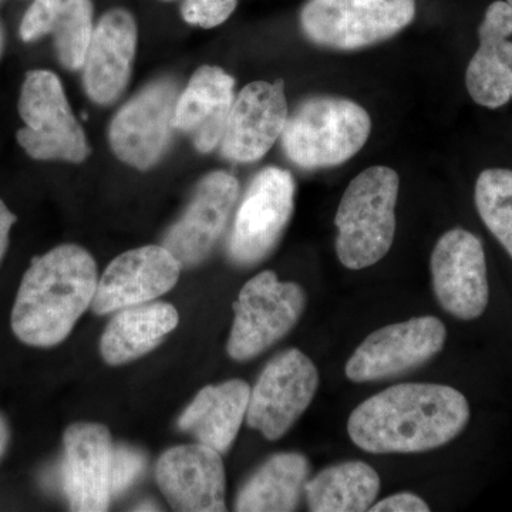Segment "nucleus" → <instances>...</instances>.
I'll use <instances>...</instances> for the list:
<instances>
[{
    "mask_svg": "<svg viewBox=\"0 0 512 512\" xmlns=\"http://www.w3.org/2000/svg\"><path fill=\"white\" fill-rule=\"evenodd\" d=\"M470 421L463 393L444 384L404 383L350 414V439L367 453H423L456 439Z\"/></svg>",
    "mask_w": 512,
    "mask_h": 512,
    "instance_id": "f257e3e1",
    "label": "nucleus"
},
{
    "mask_svg": "<svg viewBox=\"0 0 512 512\" xmlns=\"http://www.w3.org/2000/svg\"><path fill=\"white\" fill-rule=\"evenodd\" d=\"M97 284L96 262L79 245H60L36 256L13 305L16 338L33 348L60 345L92 306Z\"/></svg>",
    "mask_w": 512,
    "mask_h": 512,
    "instance_id": "f03ea898",
    "label": "nucleus"
},
{
    "mask_svg": "<svg viewBox=\"0 0 512 512\" xmlns=\"http://www.w3.org/2000/svg\"><path fill=\"white\" fill-rule=\"evenodd\" d=\"M399 188V174L384 165L367 168L350 181L335 217L336 254L346 268H369L392 248Z\"/></svg>",
    "mask_w": 512,
    "mask_h": 512,
    "instance_id": "7ed1b4c3",
    "label": "nucleus"
},
{
    "mask_svg": "<svg viewBox=\"0 0 512 512\" xmlns=\"http://www.w3.org/2000/svg\"><path fill=\"white\" fill-rule=\"evenodd\" d=\"M372 131V119L360 104L345 97L303 100L288 116L282 147L303 170L336 167L355 157Z\"/></svg>",
    "mask_w": 512,
    "mask_h": 512,
    "instance_id": "20e7f679",
    "label": "nucleus"
},
{
    "mask_svg": "<svg viewBox=\"0 0 512 512\" xmlns=\"http://www.w3.org/2000/svg\"><path fill=\"white\" fill-rule=\"evenodd\" d=\"M414 16L416 0H308L299 22L315 45L359 50L399 35Z\"/></svg>",
    "mask_w": 512,
    "mask_h": 512,
    "instance_id": "39448f33",
    "label": "nucleus"
},
{
    "mask_svg": "<svg viewBox=\"0 0 512 512\" xmlns=\"http://www.w3.org/2000/svg\"><path fill=\"white\" fill-rule=\"evenodd\" d=\"M25 127L16 138L39 161L83 163L90 154L86 134L74 116L59 77L49 70L26 74L19 97Z\"/></svg>",
    "mask_w": 512,
    "mask_h": 512,
    "instance_id": "423d86ee",
    "label": "nucleus"
},
{
    "mask_svg": "<svg viewBox=\"0 0 512 512\" xmlns=\"http://www.w3.org/2000/svg\"><path fill=\"white\" fill-rule=\"evenodd\" d=\"M305 305V292L295 282H281L272 271L254 276L234 305L228 355L239 362L261 355L295 328Z\"/></svg>",
    "mask_w": 512,
    "mask_h": 512,
    "instance_id": "0eeeda50",
    "label": "nucleus"
},
{
    "mask_svg": "<svg viewBox=\"0 0 512 512\" xmlns=\"http://www.w3.org/2000/svg\"><path fill=\"white\" fill-rule=\"evenodd\" d=\"M295 190V180L284 168L266 167L255 175L229 237V258L235 264L256 265L271 254L291 221Z\"/></svg>",
    "mask_w": 512,
    "mask_h": 512,
    "instance_id": "6e6552de",
    "label": "nucleus"
},
{
    "mask_svg": "<svg viewBox=\"0 0 512 512\" xmlns=\"http://www.w3.org/2000/svg\"><path fill=\"white\" fill-rule=\"evenodd\" d=\"M319 387V373L298 349L275 356L249 396L247 423L265 439L278 440L305 413Z\"/></svg>",
    "mask_w": 512,
    "mask_h": 512,
    "instance_id": "1a4fd4ad",
    "label": "nucleus"
},
{
    "mask_svg": "<svg viewBox=\"0 0 512 512\" xmlns=\"http://www.w3.org/2000/svg\"><path fill=\"white\" fill-rule=\"evenodd\" d=\"M177 99L173 80H157L117 111L110 124L109 141L120 161L144 171L163 158L175 130Z\"/></svg>",
    "mask_w": 512,
    "mask_h": 512,
    "instance_id": "9d476101",
    "label": "nucleus"
},
{
    "mask_svg": "<svg viewBox=\"0 0 512 512\" xmlns=\"http://www.w3.org/2000/svg\"><path fill=\"white\" fill-rule=\"evenodd\" d=\"M447 330L440 319L423 316L393 323L367 336L346 363V377L365 383L416 369L440 353Z\"/></svg>",
    "mask_w": 512,
    "mask_h": 512,
    "instance_id": "9b49d317",
    "label": "nucleus"
},
{
    "mask_svg": "<svg viewBox=\"0 0 512 512\" xmlns=\"http://www.w3.org/2000/svg\"><path fill=\"white\" fill-rule=\"evenodd\" d=\"M431 278L441 308L461 320L480 318L490 299L483 242L473 232L454 228L431 254Z\"/></svg>",
    "mask_w": 512,
    "mask_h": 512,
    "instance_id": "f8f14e48",
    "label": "nucleus"
},
{
    "mask_svg": "<svg viewBox=\"0 0 512 512\" xmlns=\"http://www.w3.org/2000/svg\"><path fill=\"white\" fill-rule=\"evenodd\" d=\"M181 269V262L164 245H146L124 252L101 275L93 312L107 315L156 301L177 285Z\"/></svg>",
    "mask_w": 512,
    "mask_h": 512,
    "instance_id": "ddd939ff",
    "label": "nucleus"
},
{
    "mask_svg": "<svg viewBox=\"0 0 512 512\" xmlns=\"http://www.w3.org/2000/svg\"><path fill=\"white\" fill-rule=\"evenodd\" d=\"M63 491L70 510H109L114 446L110 430L99 423H74L63 437Z\"/></svg>",
    "mask_w": 512,
    "mask_h": 512,
    "instance_id": "4468645a",
    "label": "nucleus"
},
{
    "mask_svg": "<svg viewBox=\"0 0 512 512\" xmlns=\"http://www.w3.org/2000/svg\"><path fill=\"white\" fill-rule=\"evenodd\" d=\"M284 80L249 83L235 97L221 140V154L235 163H255L271 150L288 121Z\"/></svg>",
    "mask_w": 512,
    "mask_h": 512,
    "instance_id": "2eb2a0df",
    "label": "nucleus"
},
{
    "mask_svg": "<svg viewBox=\"0 0 512 512\" xmlns=\"http://www.w3.org/2000/svg\"><path fill=\"white\" fill-rule=\"evenodd\" d=\"M238 194V180L227 171H214L202 178L183 217L164 238V247L181 265L201 264L211 254L224 234Z\"/></svg>",
    "mask_w": 512,
    "mask_h": 512,
    "instance_id": "dca6fc26",
    "label": "nucleus"
},
{
    "mask_svg": "<svg viewBox=\"0 0 512 512\" xmlns=\"http://www.w3.org/2000/svg\"><path fill=\"white\" fill-rule=\"evenodd\" d=\"M222 454L201 443L165 451L156 478L165 500L175 511L221 512L225 505V468Z\"/></svg>",
    "mask_w": 512,
    "mask_h": 512,
    "instance_id": "f3484780",
    "label": "nucleus"
},
{
    "mask_svg": "<svg viewBox=\"0 0 512 512\" xmlns=\"http://www.w3.org/2000/svg\"><path fill=\"white\" fill-rule=\"evenodd\" d=\"M138 30L126 9H111L94 26L83 66L84 89L97 104H110L121 96L130 80L136 57Z\"/></svg>",
    "mask_w": 512,
    "mask_h": 512,
    "instance_id": "a211bd4d",
    "label": "nucleus"
},
{
    "mask_svg": "<svg viewBox=\"0 0 512 512\" xmlns=\"http://www.w3.org/2000/svg\"><path fill=\"white\" fill-rule=\"evenodd\" d=\"M512 8L495 0L478 28V49L466 72V86L478 106L495 110L512 99Z\"/></svg>",
    "mask_w": 512,
    "mask_h": 512,
    "instance_id": "6ab92c4d",
    "label": "nucleus"
},
{
    "mask_svg": "<svg viewBox=\"0 0 512 512\" xmlns=\"http://www.w3.org/2000/svg\"><path fill=\"white\" fill-rule=\"evenodd\" d=\"M235 101V80L217 66L197 70L175 104L174 127L188 134L200 153L220 146Z\"/></svg>",
    "mask_w": 512,
    "mask_h": 512,
    "instance_id": "aec40b11",
    "label": "nucleus"
},
{
    "mask_svg": "<svg viewBox=\"0 0 512 512\" xmlns=\"http://www.w3.org/2000/svg\"><path fill=\"white\" fill-rule=\"evenodd\" d=\"M251 387L241 379L210 384L200 390L178 420V427L194 434L197 443L225 454L247 419Z\"/></svg>",
    "mask_w": 512,
    "mask_h": 512,
    "instance_id": "412c9836",
    "label": "nucleus"
},
{
    "mask_svg": "<svg viewBox=\"0 0 512 512\" xmlns=\"http://www.w3.org/2000/svg\"><path fill=\"white\" fill-rule=\"evenodd\" d=\"M170 303L147 302L114 312L100 339V353L110 366L133 362L157 348L178 326Z\"/></svg>",
    "mask_w": 512,
    "mask_h": 512,
    "instance_id": "4be33fe9",
    "label": "nucleus"
},
{
    "mask_svg": "<svg viewBox=\"0 0 512 512\" xmlns=\"http://www.w3.org/2000/svg\"><path fill=\"white\" fill-rule=\"evenodd\" d=\"M309 476L311 464L302 454H275L269 457L239 490L235 511L298 510Z\"/></svg>",
    "mask_w": 512,
    "mask_h": 512,
    "instance_id": "5701e85b",
    "label": "nucleus"
},
{
    "mask_svg": "<svg viewBox=\"0 0 512 512\" xmlns=\"http://www.w3.org/2000/svg\"><path fill=\"white\" fill-rule=\"evenodd\" d=\"M380 477L362 461H348L325 468L309 478L306 501L313 512H363L375 504Z\"/></svg>",
    "mask_w": 512,
    "mask_h": 512,
    "instance_id": "b1692460",
    "label": "nucleus"
},
{
    "mask_svg": "<svg viewBox=\"0 0 512 512\" xmlns=\"http://www.w3.org/2000/svg\"><path fill=\"white\" fill-rule=\"evenodd\" d=\"M474 198L485 227L512 258V170H484L478 175Z\"/></svg>",
    "mask_w": 512,
    "mask_h": 512,
    "instance_id": "393cba45",
    "label": "nucleus"
},
{
    "mask_svg": "<svg viewBox=\"0 0 512 512\" xmlns=\"http://www.w3.org/2000/svg\"><path fill=\"white\" fill-rule=\"evenodd\" d=\"M93 32V0H63L52 35L57 57L66 69H83Z\"/></svg>",
    "mask_w": 512,
    "mask_h": 512,
    "instance_id": "a878e982",
    "label": "nucleus"
},
{
    "mask_svg": "<svg viewBox=\"0 0 512 512\" xmlns=\"http://www.w3.org/2000/svg\"><path fill=\"white\" fill-rule=\"evenodd\" d=\"M62 8L63 0H33L20 23L23 42H35L53 33Z\"/></svg>",
    "mask_w": 512,
    "mask_h": 512,
    "instance_id": "bb28decb",
    "label": "nucleus"
},
{
    "mask_svg": "<svg viewBox=\"0 0 512 512\" xmlns=\"http://www.w3.org/2000/svg\"><path fill=\"white\" fill-rule=\"evenodd\" d=\"M237 6L238 0H184L181 15L188 25L212 29L227 22Z\"/></svg>",
    "mask_w": 512,
    "mask_h": 512,
    "instance_id": "cd10ccee",
    "label": "nucleus"
},
{
    "mask_svg": "<svg viewBox=\"0 0 512 512\" xmlns=\"http://www.w3.org/2000/svg\"><path fill=\"white\" fill-rule=\"evenodd\" d=\"M146 457L141 451L128 446L114 448L113 473H111V497H119L134 484L143 473Z\"/></svg>",
    "mask_w": 512,
    "mask_h": 512,
    "instance_id": "c85d7f7f",
    "label": "nucleus"
},
{
    "mask_svg": "<svg viewBox=\"0 0 512 512\" xmlns=\"http://www.w3.org/2000/svg\"><path fill=\"white\" fill-rule=\"evenodd\" d=\"M369 511L372 512H429L430 507L423 498L412 493L394 494L384 498L379 503L373 504Z\"/></svg>",
    "mask_w": 512,
    "mask_h": 512,
    "instance_id": "c756f323",
    "label": "nucleus"
},
{
    "mask_svg": "<svg viewBox=\"0 0 512 512\" xmlns=\"http://www.w3.org/2000/svg\"><path fill=\"white\" fill-rule=\"evenodd\" d=\"M16 221H18L16 215L6 207L5 202L0 200V262L8 251L10 231Z\"/></svg>",
    "mask_w": 512,
    "mask_h": 512,
    "instance_id": "7c9ffc66",
    "label": "nucleus"
},
{
    "mask_svg": "<svg viewBox=\"0 0 512 512\" xmlns=\"http://www.w3.org/2000/svg\"><path fill=\"white\" fill-rule=\"evenodd\" d=\"M9 426L6 423L5 417L0 414V460L5 456L6 450H8L9 446Z\"/></svg>",
    "mask_w": 512,
    "mask_h": 512,
    "instance_id": "2f4dec72",
    "label": "nucleus"
},
{
    "mask_svg": "<svg viewBox=\"0 0 512 512\" xmlns=\"http://www.w3.org/2000/svg\"><path fill=\"white\" fill-rule=\"evenodd\" d=\"M2 47H3V35H2V29H0V53H2Z\"/></svg>",
    "mask_w": 512,
    "mask_h": 512,
    "instance_id": "473e14b6",
    "label": "nucleus"
},
{
    "mask_svg": "<svg viewBox=\"0 0 512 512\" xmlns=\"http://www.w3.org/2000/svg\"><path fill=\"white\" fill-rule=\"evenodd\" d=\"M508 3H510V6L512 8V0H507Z\"/></svg>",
    "mask_w": 512,
    "mask_h": 512,
    "instance_id": "72a5a7b5",
    "label": "nucleus"
},
{
    "mask_svg": "<svg viewBox=\"0 0 512 512\" xmlns=\"http://www.w3.org/2000/svg\"><path fill=\"white\" fill-rule=\"evenodd\" d=\"M164 2H170V0H164Z\"/></svg>",
    "mask_w": 512,
    "mask_h": 512,
    "instance_id": "f704fd0d",
    "label": "nucleus"
}]
</instances>
